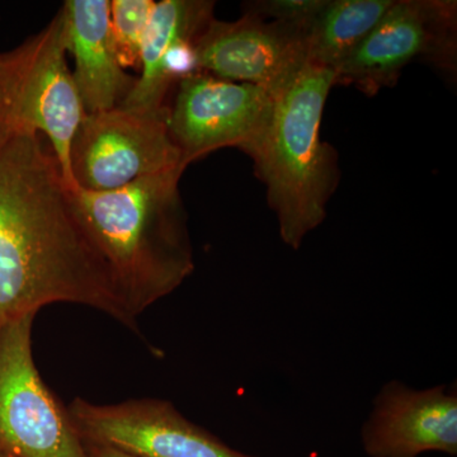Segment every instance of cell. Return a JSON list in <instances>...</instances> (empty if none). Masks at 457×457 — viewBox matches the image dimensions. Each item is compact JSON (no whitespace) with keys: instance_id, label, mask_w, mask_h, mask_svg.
Masks as SVG:
<instances>
[{"instance_id":"8992f818","label":"cell","mask_w":457,"mask_h":457,"mask_svg":"<svg viewBox=\"0 0 457 457\" xmlns=\"http://www.w3.org/2000/svg\"><path fill=\"white\" fill-rule=\"evenodd\" d=\"M35 318L23 315L0 330V450L17 457H87L33 359Z\"/></svg>"},{"instance_id":"ac0fdd59","label":"cell","mask_w":457,"mask_h":457,"mask_svg":"<svg viewBox=\"0 0 457 457\" xmlns=\"http://www.w3.org/2000/svg\"><path fill=\"white\" fill-rule=\"evenodd\" d=\"M0 457H17V456L12 455V453H7V451L0 450Z\"/></svg>"},{"instance_id":"9c48e42d","label":"cell","mask_w":457,"mask_h":457,"mask_svg":"<svg viewBox=\"0 0 457 457\" xmlns=\"http://www.w3.org/2000/svg\"><path fill=\"white\" fill-rule=\"evenodd\" d=\"M66 411L80 440L132 456L255 457L231 449L165 400L134 399L101 405L77 398Z\"/></svg>"},{"instance_id":"8fae6325","label":"cell","mask_w":457,"mask_h":457,"mask_svg":"<svg viewBox=\"0 0 457 457\" xmlns=\"http://www.w3.org/2000/svg\"><path fill=\"white\" fill-rule=\"evenodd\" d=\"M361 437L370 457H418L428 451L456 456V393L444 385L414 390L389 381L376 396Z\"/></svg>"},{"instance_id":"3957f363","label":"cell","mask_w":457,"mask_h":457,"mask_svg":"<svg viewBox=\"0 0 457 457\" xmlns=\"http://www.w3.org/2000/svg\"><path fill=\"white\" fill-rule=\"evenodd\" d=\"M335 71L308 64L278 95L269 125L248 155L266 185L285 245L299 249L327 215L339 182L338 159L320 139L324 106Z\"/></svg>"},{"instance_id":"7a4b0ae2","label":"cell","mask_w":457,"mask_h":457,"mask_svg":"<svg viewBox=\"0 0 457 457\" xmlns=\"http://www.w3.org/2000/svg\"><path fill=\"white\" fill-rule=\"evenodd\" d=\"M183 171H161L113 191L73 188L84 230L110 267L135 320L195 270L179 188Z\"/></svg>"},{"instance_id":"5b68a950","label":"cell","mask_w":457,"mask_h":457,"mask_svg":"<svg viewBox=\"0 0 457 457\" xmlns=\"http://www.w3.org/2000/svg\"><path fill=\"white\" fill-rule=\"evenodd\" d=\"M457 3L395 0L380 22L335 71V87L353 86L368 96L392 88L411 62L455 74Z\"/></svg>"},{"instance_id":"5bb4252c","label":"cell","mask_w":457,"mask_h":457,"mask_svg":"<svg viewBox=\"0 0 457 457\" xmlns=\"http://www.w3.org/2000/svg\"><path fill=\"white\" fill-rule=\"evenodd\" d=\"M395 0H327L306 33L309 64L336 71Z\"/></svg>"},{"instance_id":"30bf717a","label":"cell","mask_w":457,"mask_h":457,"mask_svg":"<svg viewBox=\"0 0 457 457\" xmlns=\"http://www.w3.org/2000/svg\"><path fill=\"white\" fill-rule=\"evenodd\" d=\"M198 71L248 83L278 95L308 65L305 33L243 14L234 22L212 18L195 42Z\"/></svg>"},{"instance_id":"ba28073f","label":"cell","mask_w":457,"mask_h":457,"mask_svg":"<svg viewBox=\"0 0 457 457\" xmlns=\"http://www.w3.org/2000/svg\"><path fill=\"white\" fill-rule=\"evenodd\" d=\"M272 106V96L260 87L200 71L179 82L168 130L186 168L222 147L248 154L266 130Z\"/></svg>"},{"instance_id":"4fadbf2b","label":"cell","mask_w":457,"mask_h":457,"mask_svg":"<svg viewBox=\"0 0 457 457\" xmlns=\"http://www.w3.org/2000/svg\"><path fill=\"white\" fill-rule=\"evenodd\" d=\"M215 3L209 0H163L155 3L147 25L140 71L134 88L121 104L134 110L162 112L167 110L158 87L159 66L167 51L182 40H197L213 18Z\"/></svg>"},{"instance_id":"6da1fadb","label":"cell","mask_w":457,"mask_h":457,"mask_svg":"<svg viewBox=\"0 0 457 457\" xmlns=\"http://www.w3.org/2000/svg\"><path fill=\"white\" fill-rule=\"evenodd\" d=\"M73 188L40 134H0V330L56 303L88 306L137 329L84 230Z\"/></svg>"},{"instance_id":"52a82bcc","label":"cell","mask_w":457,"mask_h":457,"mask_svg":"<svg viewBox=\"0 0 457 457\" xmlns=\"http://www.w3.org/2000/svg\"><path fill=\"white\" fill-rule=\"evenodd\" d=\"M162 112L116 107L86 113L71 149L75 187L106 192L161 171L185 170Z\"/></svg>"},{"instance_id":"2e32d148","label":"cell","mask_w":457,"mask_h":457,"mask_svg":"<svg viewBox=\"0 0 457 457\" xmlns=\"http://www.w3.org/2000/svg\"><path fill=\"white\" fill-rule=\"evenodd\" d=\"M327 0H254L243 4L245 14L273 21L308 33Z\"/></svg>"},{"instance_id":"e0dca14e","label":"cell","mask_w":457,"mask_h":457,"mask_svg":"<svg viewBox=\"0 0 457 457\" xmlns=\"http://www.w3.org/2000/svg\"><path fill=\"white\" fill-rule=\"evenodd\" d=\"M83 446L87 457H137L114 449V447L106 446V445L83 441Z\"/></svg>"},{"instance_id":"7c38bea8","label":"cell","mask_w":457,"mask_h":457,"mask_svg":"<svg viewBox=\"0 0 457 457\" xmlns=\"http://www.w3.org/2000/svg\"><path fill=\"white\" fill-rule=\"evenodd\" d=\"M110 4L107 0H68L62 7L68 53L75 60L74 82L86 113L121 106L137 83L117 59Z\"/></svg>"},{"instance_id":"277c9868","label":"cell","mask_w":457,"mask_h":457,"mask_svg":"<svg viewBox=\"0 0 457 457\" xmlns=\"http://www.w3.org/2000/svg\"><path fill=\"white\" fill-rule=\"evenodd\" d=\"M66 53L62 8L44 31L17 49L0 54V134L44 135L66 183L75 187L71 149L86 110L69 71Z\"/></svg>"},{"instance_id":"9a60e30c","label":"cell","mask_w":457,"mask_h":457,"mask_svg":"<svg viewBox=\"0 0 457 457\" xmlns=\"http://www.w3.org/2000/svg\"><path fill=\"white\" fill-rule=\"evenodd\" d=\"M154 7L152 0L111 2V35L117 59L123 69H140L144 37Z\"/></svg>"}]
</instances>
